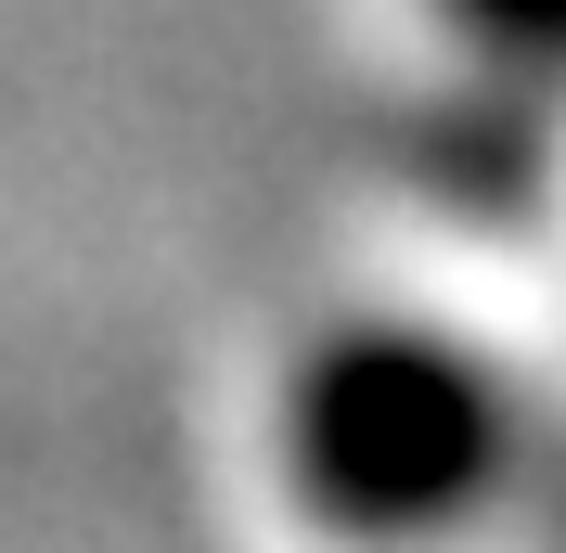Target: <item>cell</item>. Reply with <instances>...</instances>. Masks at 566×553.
<instances>
[{
    "label": "cell",
    "instance_id": "cell-1",
    "mask_svg": "<svg viewBox=\"0 0 566 553\" xmlns=\"http://www.w3.org/2000/svg\"><path fill=\"white\" fill-rule=\"evenodd\" d=\"M283 489L360 553L451 541L515 489V399L438 322H335L283 374Z\"/></svg>",
    "mask_w": 566,
    "mask_h": 553
},
{
    "label": "cell",
    "instance_id": "cell-2",
    "mask_svg": "<svg viewBox=\"0 0 566 553\" xmlns=\"http://www.w3.org/2000/svg\"><path fill=\"white\" fill-rule=\"evenodd\" d=\"M412 155H424V180H438L451 207H476V219H541L554 207V129H541L528 77H515V91H476V104H438L412 129Z\"/></svg>",
    "mask_w": 566,
    "mask_h": 553
},
{
    "label": "cell",
    "instance_id": "cell-3",
    "mask_svg": "<svg viewBox=\"0 0 566 553\" xmlns=\"http://www.w3.org/2000/svg\"><path fill=\"white\" fill-rule=\"evenodd\" d=\"M438 13H451L502 77H528V91L566 77V0H438Z\"/></svg>",
    "mask_w": 566,
    "mask_h": 553
}]
</instances>
